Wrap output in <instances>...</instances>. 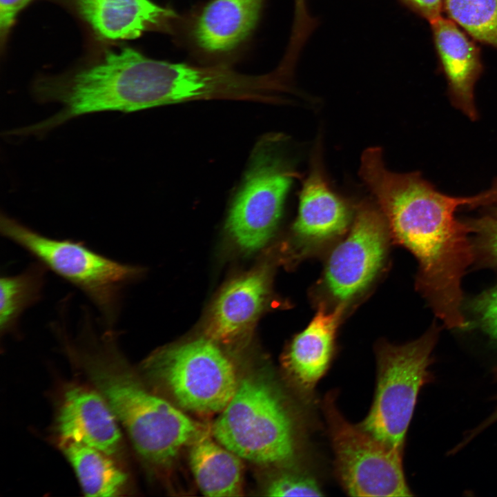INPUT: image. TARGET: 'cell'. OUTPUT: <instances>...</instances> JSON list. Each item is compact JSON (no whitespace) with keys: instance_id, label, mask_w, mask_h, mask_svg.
<instances>
[{"instance_id":"cell-11","label":"cell","mask_w":497,"mask_h":497,"mask_svg":"<svg viewBox=\"0 0 497 497\" xmlns=\"http://www.w3.org/2000/svg\"><path fill=\"white\" fill-rule=\"evenodd\" d=\"M341 311L340 306L333 312L320 309L282 356L285 372L306 402L313 398L318 383L330 367Z\"/></svg>"},{"instance_id":"cell-25","label":"cell","mask_w":497,"mask_h":497,"mask_svg":"<svg viewBox=\"0 0 497 497\" xmlns=\"http://www.w3.org/2000/svg\"><path fill=\"white\" fill-rule=\"evenodd\" d=\"M418 17L431 22L440 17L443 0H396Z\"/></svg>"},{"instance_id":"cell-15","label":"cell","mask_w":497,"mask_h":497,"mask_svg":"<svg viewBox=\"0 0 497 497\" xmlns=\"http://www.w3.org/2000/svg\"><path fill=\"white\" fill-rule=\"evenodd\" d=\"M263 0H211L194 30L197 44L208 52L228 51L253 30Z\"/></svg>"},{"instance_id":"cell-19","label":"cell","mask_w":497,"mask_h":497,"mask_svg":"<svg viewBox=\"0 0 497 497\" xmlns=\"http://www.w3.org/2000/svg\"><path fill=\"white\" fill-rule=\"evenodd\" d=\"M46 269L41 262H34L19 274L1 277V335L15 331L23 311L41 299Z\"/></svg>"},{"instance_id":"cell-27","label":"cell","mask_w":497,"mask_h":497,"mask_svg":"<svg viewBox=\"0 0 497 497\" xmlns=\"http://www.w3.org/2000/svg\"><path fill=\"white\" fill-rule=\"evenodd\" d=\"M485 194L489 203L497 202V182L491 188L487 191Z\"/></svg>"},{"instance_id":"cell-18","label":"cell","mask_w":497,"mask_h":497,"mask_svg":"<svg viewBox=\"0 0 497 497\" xmlns=\"http://www.w3.org/2000/svg\"><path fill=\"white\" fill-rule=\"evenodd\" d=\"M60 447L75 471L85 496H115L122 491L127 476L110 456L95 448L68 440H61Z\"/></svg>"},{"instance_id":"cell-16","label":"cell","mask_w":497,"mask_h":497,"mask_svg":"<svg viewBox=\"0 0 497 497\" xmlns=\"http://www.w3.org/2000/svg\"><path fill=\"white\" fill-rule=\"evenodd\" d=\"M349 221L346 204L331 191L320 168L314 167L300 192L294 231L304 240L322 241L341 234Z\"/></svg>"},{"instance_id":"cell-21","label":"cell","mask_w":497,"mask_h":497,"mask_svg":"<svg viewBox=\"0 0 497 497\" xmlns=\"http://www.w3.org/2000/svg\"><path fill=\"white\" fill-rule=\"evenodd\" d=\"M269 496H322L324 494L315 475L307 469H289L279 473L267 485Z\"/></svg>"},{"instance_id":"cell-14","label":"cell","mask_w":497,"mask_h":497,"mask_svg":"<svg viewBox=\"0 0 497 497\" xmlns=\"http://www.w3.org/2000/svg\"><path fill=\"white\" fill-rule=\"evenodd\" d=\"M265 270L252 271L230 282L211 311L208 333L216 340H231L248 331L262 311L268 295Z\"/></svg>"},{"instance_id":"cell-10","label":"cell","mask_w":497,"mask_h":497,"mask_svg":"<svg viewBox=\"0 0 497 497\" xmlns=\"http://www.w3.org/2000/svg\"><path fill=\"white\" fill-rule=\"evenodd\" d=\"M118 422L95 388L73 385L64 392L57 419L61 440L84 444L113 456L121 447Z\"/></svg>"},{"instance_id":"cell-23","label":"cell","mask_w":497,"mask_h":497,"mask_svg":"<svg viewBox=\"0 0 497 497\" xmlns=\"http://www.w3.org/2000/svg\"><path fill=\"white\" fill-rule=\"evenodd\" d=\"M471 309L482 329L497 340V286L476 296Z\"/></svg>"},{"instance_id":"cell-7","label":"cell","mask_w":497,"mask_h":497,"mask_svg":"<svg viewBox=\"0 0 497 497\" xmlns=\"http://www.w3.org/2000/svg\"><path fill=\"white\" fill-rule=\"evenodd\" d=\"M283 142L281 135H271L257 145L230 208L226 228L245 251L258 250L271 238L298 177L282 150Z\"/></svg>"},{"instance_id":"cell-17","label":"cell","mask_w":497,"mask_h":497,"mask_svg":"<svg viewBox=\"0 0 497 497\" xmlns=\"http://www.w3.org/2000/svg\"><path fill=\"white\" fill-rule=\"evenodd\" d=\"M241 458L206 435L191 445L189 463L195 482L206 496L242 495Z\"/></svg>"},{"instance_id":"cell-8","label":"cell","mask_w":497,"mask_h":497,"mask_svg":"<svg viewBox=\"0 0 497 497\" xmlns=\"http://www.w3.org/2000/svg\"><path fill=\"white\" fill-rule=\"evenodd\" d=\"M337 478L351 496H411L403 450L391 447L353 425L338 410L334 394L322 404Z\"/></svg>"},{"instance_id":"cell-4","label":"cell","mask_w":497,"mask_h":497,"mask_svg":"<svg viewBox=\"0 0 497 497\" xmlns=\"http://www.w3.org/2000/svg\"><path fill=\"white\" fill-rule=\"evenodd\" d=\"M1 233L26 250L47 269L80 289L99 310L106 329L119 315L124 289L143 269L104 256L82 242L52 239L6 215Z\"/></svg>"},{"instance_id":"cell-22","label":"cell","mask_w":497,"mask_h":497,"mask_svg":"<svg viewBox=\"0 0 497 497\" xmlns=\"http://www.w3.org/2000/svg\"><path fill=\"white\" fill-rule=\"evenodd\" d=\"M475 254L487 265L497 266V210L471 222Z\"/></svg>"},{"instance_id":"cell-24","label":"cell","mask_w":497,"mask_h":497,"mask_svg":"<svg viewBox=\"0 0 497 497\" xmlns=\"http://www.w3.org/2000/svg\"><path fill=\"white\" fill-rule=\"evenodd\" d=\"M32 0H0V35L6 41L17 16Z\"/></svg>"},{"instance_id":"cell-6","label":"cell","mask_w":497,"mask_h":497,"mask_svg":"<svg viewBox=\"0 0 497 497\" xmlns=\"http://www.w3.org/2000/svg\"><path fill=\"white\" fill-rule=\"evenodd\" d=\"M142 369L181 407L203 414L220 413L239 383L232 362L206 339L157 351L145 360Z\"/></svg>"},{"instance_id":"cell-9","label":"cell","mask_w":497,"mask_h":497,"mask_svg":"<svg viewBox=\"0 0 497 497\" xmlns=\"http://www.w3.org/2000/svg\"><path fill=\"white\" fill-rule=\"evenodd\" d=\"M384 222L370 206L361 208L348 236L330 255L326 283L336 299L345 301L362 291L376 276L384 256Z\"/></svg>"},{"instance_id":"cell-2","label":"cell","mask_w":497,"mask_h":497,"mask_svg":"<svg viewBox=\"0 0 497 497\" xmlns=\"http://www.w3.org/2000/svg\"><path fill=\"white\" fill-rule=\"evenodd\" d=\"M115 334L107 329L98 335L88 323L78 343L68 341L67 349L104 397L139 456L150 465L169 466L209 429L144 386L119 351Z\"/></svg>"},{"instance_id":"cell-1","label":"cell","mask_w":497,"mask_h":497,"mask_svg":"<svg viewBox=\"0 0 497 497\" xmlns=\"http://www.w3.org/2000/svg\"><path fill=\"white\" fill-rule=\"evenodd\" d=\"M373 194L393 236L418 259L419 286L436 316L449 328L465 327L461 281L475 251L469 224L455 212L472 197L442 194L414 173L384 175Z\"/></svg>"},{"instance_id":"cell-12","label":"cell","mask_w":497,"mask_h":497,"mask_svg":"<svg viewBox=\"0 0 497 497\" xmlns=\"http://www.w3.org/2000/svg\"><path fill=\"white\" fill-rule=\"evenodd\" d=\"M430 23L440 68L454 100L474 116V88L483 71L479 47L451 20L442 17Z\"/></svg>"},{"instance_id":"cell-5","label":"cell","mask_w":497,"mask_h":497,"mask_svg":"<svg viewBox=\"0 0 497 497\" xmlns=\"http://www.w3.org/2000/svg\"><path fill=\"white\" fill-rule=\"evenodd\" d=\"M438 337L433 327L416 340L397 346L386 344L378 351L375 395L360 426L391 447L404 450L420 391L432 380L429 367Z\"/></svg>"},{"instance_id":"cell-13","label":"cell","mask_w":497,"mask_h":497,"mask_svg":"<svg viewBox=\"0 0 497 497\" xmlns=\"http://www.w3.org/2000/svg\"><path fill=\"white\" fill-rule=\"evenodd\" d=\"M94 32L109 40L132 39L176 17L150 0H72Z\"/></svg>"},{"instance_id":"cell-20","label":"cell","mask_w":497,"mask_h":497,"mask_svg":"<svg viewBox=\"0 0 497 497\" xmlns=\"http://www.w3.org/2000/svg\"><path fill=\"white\" fill-rule=\"evenodd\" d=\"M443 8L473 39L497 49V0H443Z\"/></svg>"},{"instance_id":"cell-3","label":"cell","mask_w":497,"mask_h":497,"mask_svg":"<svg viewBox=\"0 0 497 497\" xmlns=\"http://www.w3.org/2000/svg\"><path fill=\"white\" fill-rule=\"evenodd\" d=\"M220 413L211 429L212 434L241 458L261 465L284 467L300 457L298 422L271 381L254 376L241 380Z\"/></svg>"},{"instance_id":"cell-26","label":"cell","mask_w":497,"mask_h":497,"mask_svg":"<svg viewBox=\"0 0 497 497\" xmlns=\"http://www.w3.org/2000/svg\"><path fill=\"white\" fill-rule=\"evenodd\" d=\"M494 376L496 379L497 380V368L494 369ZM496 399L497 400V396L496 397ZM497 421V407L495 408L494 411L491 413V414L480 425H478L475 429L472 430L470 433L467 436V439L468 440H470L473 437L476 436L478 433H479L480 431H483L485 428H487L488 426L492 425L495 422Z\"/></svg>"}]
</instances>
